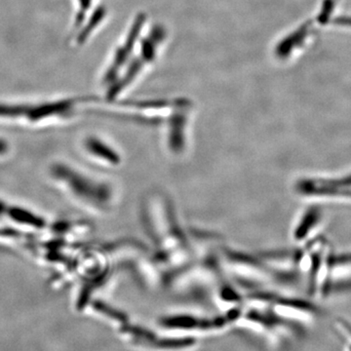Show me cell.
<instances>
[{"instance_id":"6da1fadb","label":"cell","mask_w":351,"mask_h":351,"mask_svg":"<svg viewBox=\"0 0 351 351\" xmlns=\"http://www.w3.org/2000/svg\"><path fill=\"white\" fill-rule=\"evenodd\" d=\"M141 219L152 249L164 256L177 274L193 262L188 230L182 228L167 195L158 191L147 193L141 205Z\"/></svg>"},{"instance_id":"7a4b0ae2","label":"cell","mask_w":351,"mask_h":351,"mask_svg":"<svg viewBox=\"0 0 351 351\" xmlns=\"http://www.w3.org/2000/svg\"><path fill=\"white\" fill-rule=\"evenodd\" d=\"M167 36V31L160 25L152 27L145 36H142L131 63L119 82L108 91L110 100L119 98L120 95L130 89L131 85L137 82L145 69L156 62Z\"/></svg>"},{"instance_id":"3957f363","label":"cell","mask_w":351,"mask_h":351,"mask_svg":"<svg viewBox=\"0 0 351 351\" xmlns=\"http://www.w3.org/2000/svg\"><path fill=\"white\" fill-rule=\"evenodd\" d=\"M219 260L225 274H232L239 282L261 285L274 280L271 271L257 254L252 255L221 245Z\"/></svg>"},{"instance_id":"277c9868","label":"cell","mask_w":351,"mask_h":351,"mask_svg":"<svg viewBox=\"0 0 351 351\" xmlns=\"http://www.w3.org/2000/svg\"><path fill=\"white\" fill-rule=\"evenodd\" d=\"M54 174L63 179L73 193L87 204L99 210H107L112 204L114 195L108 184L93 181L66 166L54 167Z\"/></svg>"},{"instance_id":"5b68a950","label":"cell","mask_w":351,"mask_h":351,"mask_svg":"<svg viewBox=\"0 0 351 351\" xmlns=\"http://www.w3.org/2000/svg\"><path fill=\"white\" fill-rule=\"evenodd\" d=\"M145 23H147V15L144 13H138L136 15L135 19L132 21L130 27L126 32L124 40L115 49L105 78L106 82L112 84L110 88L119 82L127 66L131 63L137 50L138 43L142 38Z\"/></svg>"},{"instance_id":"8992f818","label":"cell","mask_w":351,"mask_h":351,"mask_svg":"<svg viewBox=\"0 0 351 351\" xmlns=\"http://www.w3.org/2000/svg\"><path fill=\"white\" fill-rule=\"evenodd\" d=\"M294 189L302 197L348 200L351 195V173L334 178H302L295 182Z\"/></svg>"},{"instance_id":"52a82bcc","label":"cell","mask_w":351,"mask_h":351,"mask_svg":"<svg viewBox=\"0 0 351 351\" xmlns=\"http://www.w3.org/2000/svg\"><path fill=\"white\" fill-rule=\"evenodd\" d=\"M193 104L179 99L175 110L166 119L165 145L173 156H182L188 149L189 125H191Z\"/></svg>"},{"instance_id":"ba28073f","label":"cell","mask_w":351,"mask_h":351,"mask_svg":"<svg viewBox=\"0 0 351 351\" xmlns=\"http://www.w3.org/2000/svg\"><path fill=\"white\" fill-rule=\"evenodd\" d=\"M323 221V211L320 207L306 208L298 219L293 228V239L299 243H306L313 234L319 228Z\"/></svg>"},{"instance_id":"9c48e42d","label":"cell","mask_w":351,"mask_h":351,"mask_svg":"<svg viewBox=\"0 0 351 351\" xmlns=\"http://www.w3.org/2000/svg\"><path fill=\"white\" fill-rule=\"evenodd\" d=\"M85 149L90 156L108 167L117 168L121 165L122 157L119 152L101 138H88L85 141Z\"/></svg>"},{"instance_id":"30bf717a","label":"cell","mask_w":351,"mask_h":351,"mask_svg":"<svg viewBox=\"0 0 351 351\" xmlns=\"http://www.w3.org/2000/svg\"><path fill=\"white\" fill-rule=\"evenodd\" d=\"M332 329L341 341L343 351H351V323L338 317L332 321Z\"/></svg>"},{"instance_id":"8fae6325","label":"cell","mask_w":351,"mask_h":351,"mask_svg":"<svg viewBox=\"0 0 351 351\" xmlns=\"http://www.w3.org/2000/svg\"><path fill=\"white\" fill-rule=\"evenodd\" d=\"M8 213L14 221L23 223V225L34 226V228H43L45 226V221L43 219L31 213V212H27V210L21 209V208H11Z\"/></svg>"},{"instance_id":"7c38bea8","label":"cell","mask_w":351,"mask_h":351,"mask_svg":"<svg viewBox=\"0 0 351 351\" xmlns=\"http://www.w3.org/2000/svg\"><path fill=\"white\" fill-rule=\"evenodd\" d=\"M330 270L351 269V250L330 256Z\"/></svg>"},{"instance_id":"4fadbf2b","label":"cell","mask_w":351,"mask_h":351,"mask_svg":"<svg viewBox=\"0 0 351 351\" xmlns=\"http://www.w3.org/2000/svg\"><path fill=\"white\" fill-rule=\"evenodd\" d=\"M7 151H8V145L3 140H0V156L6 154Z\"/></svg>"},{"instance_id":"5bb4252c","label":"cell","mask_w":351,"mask_h":351,"mask_svg":"<svg viewBox=\"0 0 351 351\" xmlns=\"http://www.w3.org/2000/svg\"><path fill=\"white\" fill-rule=\"evenodd\" d=\"M4 212V205L2 204L1 202H0V214L3 213Z\"/></svg>"}]
</instances>
